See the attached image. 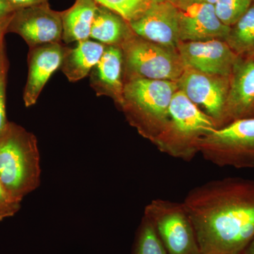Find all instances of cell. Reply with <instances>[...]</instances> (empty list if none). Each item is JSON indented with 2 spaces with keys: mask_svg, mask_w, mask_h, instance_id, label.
<instances>
[{
  "mask_svg": "<svg viewBox=\"0 0 254 254\" xmlns=\"http://www.w3.org/2000/svg\"><path fill=\"white\" fill-rule=\"evenodd\" d=\"M6 54H5L4 41H0V68L3 62L6 59Z\"/></svg>",
  "mask_w": 254,
  "mask_h": 254,
  "instance_id": "27",
  "label": "cell"
},
{
  "mask_svg": "<svg viewBox=\"0 0 254 254\" xmlns=\"http://www.w3.org/2000/svg\"><path fill=\"white\" fill-rule=\"evenodd\" d=\"M240 58H252L254 55V3L235 24L230 26L225 41Z\"/></svg>",
  "mask_w": 254,
  "mask_h": 254,
  "instance_id": "19",
  "label": "cell"
},
{
  "mask_svg": "<svg viewBox=\"0 0 254 254\" xmlns=\"http://www.w3.org/2000/svg\"><path fill=\"white\" fill-rule=\"evenodd\" d=\"M227 125L254 118V60L239 58L230 78L226 104Z\"/></svg>",
  "mask_w": 254,
  "mask_h": 254,
  "instance_id": "14",
  "label": "cell"
},
{
  "mask_svg": "<svg viewBox=\"0 0 254 254\" xmlns=\"http://www.w3.org/2000/svg\"><path fill=\"white\" fill-rule=\"evenodd\" d=\"M254 3V0H253Z\"/></svg>",
  "mask_w": 254,
  "mask_h": 254,
  "instance_id": "33",
  "label": "cell"
},
{
  "mask_svg": "<svg viewBox=\"0 0 254 254\" xmlns=\"http://www.w3.org/2000/svg\"><path fill=\"white\" fill-rule=\"evenodd\" d=\"M168 254H200L192 222L183 203L157 198L145 208Z\"/></svg>",
  "mask_w": 254,
  "mask_h": 254,
  "instance_id": "7",
  "label": "cell"
},
{
  "mask_svg": "<svg viewBox=\"0 0 254 254\" xmlns=\"http://www.w3.org/2000/svg\"><path fill=\"white\" fill-rule=\"evenodd\" d=\"M36 137L17 124L10 123L0 137V181L14 197L36 190L41 180Z\"/></svg>",
  "mask_w": 254,
  "mask_h": 254,
  "instance_id": "3",
  "label": "cell"
},
{
  "mask_svg": "<svg viewBox=\"0 0 254 254\" xmlns=\"http://www.w3.org/2000/svg\"><path fill=\"white\" fill-rule=\"evenodd\" d=\"M151 2L153 3H159V2H163V1H171L172 0H150Z\"/></svg>",
  "mask_w": 254,
  "mask_h": 254,
  "instance_id": "31",
  "label": "cell"
},
{
  "mask_svg": "<svg viewBox=\"0 0 254 254\" xmlns=\"http://www.w3.org/2000/svg\"><path fill=\"white\" fill-rule=\"evenodd\" d=\"M120 48L124 83L134 78L177 81L186 68L177 50L146 41L134 33Z\"/></svg>",
  "mask_w": 254,
  "mask_h": 254,
  "instance_id": "5",
  "label": "cell"
},
{
  "mask_svg": "<svg viewBox=\"0 0 254 254\" xmlns=\"http://www.w3.org/2000/svg\"><path fill=\"white\" fill-rule=\"evenodd\" d=\"M123 110L127 121L142 136L153 141L169 120L177 81L134 78L124 83Z\"/></svg>",
  "mask_w": 254,
  "mask_h": 254,
  "instance_id": "2",
  "label": "cell"
},
{
  "mask_svg": "<svg viewBox=\"0 0 254 254\" xmlns=\"http://www.w3.org/2000/svg\"><path fill=\"white\" fill-rule=\"evenodd\" d=\"M193 0H172V2L176 5L177 7H183L191 3Z\"/></svg>",
  "mask_w": 254,
  "mask_h": 254,
  "instance_id": "28",
  "label": "cell"
},
{
  "mask_svg": "<svg viewBox=\"0 0 254 254\" xmlns=\"http://www.w3.org/2000/svg\"><path fill=\"white\" fill-rule=\"evenodd\" d=\"M123 51L120 46H105L99 63L89 73L90 85L98 96L106 95L120 106L123 101Z\"/></svg>",
  "mask_w": 254,
  "mask_h": 254,
  "instance_id": "15",
  "label": "cell"
},
{
  "mask_svg": "<svg viewBox=\"0 0 254 254\" xmlns=\"http://www.w3.org/2000/svg\"><path fill=\"white\" fill-rule=\"evenodd\" d=\"M213 119L177 90L169 110V120L152 141L162 153L190 162L198 153V141L216 129Z\"/></svg>",
  "mask_w": 254,
  "mask_h": 254,
  "instance_id": "4",
  "label": "cell"
},
{
  "mask_svg": "<svg viewBox=\"0 0 254 254\" xmlns=\"http://www.w3.org/2000/svg\"><path fill=\"white\" fill-rule=\"evenodd\" d=\"M21 201L11 194L0 181V222L14 216L21 208Z\"/></svg>",
  "mask_w": 254,
  "mask_h": 254,
  "instance_id": "23",
  "label": "cell"
},
{
  "mask_svg": "<svg viewBox=\"0 0 254 254\" xmlns=\"http://www.w3.org/2000/svg\"><path fill=\"white\" fill-rule=\"evenodd\" d=\"M253 0H218L215 12L224 24L232 26L250 9Z\"/></svg>",
  "mask_w": 254,
  "mask_h": 254,
  "instance_id": "22",
  "label": "cell"
},
{
  "mask_svg": "<svg viewBox=\"0 0 254 254\" xmlns=\"http://www.w3.org/2000/svg\"><path fill=\"white\" fill-rule=\"evenodd\" d=\"M252 58V59L254 60V55H253V56L252 57V58Z\"/></svg>",
  "mask_w": 254,
  "mask_h": 254,
  "instance_id": "32",
  "label": "cell"
},
{
  "mask_svg": "<svg viewBox=\"0 0 254 254\" xmlns=\"http://www.w3.org/2000/svg\"><path fill=\"white\" fill-rule=\"evenodd\" d=\"M179 23L180 42L225 41L230 30L208 3L191 2L179 8Z\"/></svg>",
  "mask_w": 254,
  "mask_h": 254,
  "instance_id": "12",
  "label": "cell"
},
{
  "mask_svg": "<svg viewBox=\"0 0 254 254\" xmlns=\"http://www.w3.org/2000/svg\"><path fill=\"white\" fill-rule=\"evenodd\" d=\"M133 33L129 23L125 18L98 4L90 38L105 46L120 47Z\"/></svg>",
  "mask_w": 254,
  "mask_h": 254,
  "instance_id": "18",
  "label": "cell"
},
{
  "mask_svg": "<svg viewBox=\"0 0 254 254\" xmlns=\"http://www.w3.org/2000/svg\"><path fill=\"white\" fill-rule=\"evenodd\" d=\"M198 153L218 167L254 168V118L216 128L198 141Z\"/></svg>",
  "mask_w": 254,
  "mask_h": 254,
  "instance_id": "6",
  "label": "cell"
},
{
  "mask_svg": "<svg viewBox=\"0 0 254 254\" xmlns=\"http://www.w3.org/2000/svg\"><path fill=\"white\" fill-rule=\"evenodd\" d=\"M97 6L94 0H76L71 7L61 11L64 43L89 39Z\"/></svg>",
  "mask_w": 254,
  "mask_h": 254,
  "instance_id": "17",
  "label": "cell"
},
{
  "mask_svg": "<svg viewBox=\"0 0 254 254\" xmlns=\"http://www.w3.org/2000/svg\"><path fill=\"white\" fill-rule=\"evenodd\" d=\"M66 49L62 43L29 48L28 77L23 95L26 107L36 104L47 82L61 67Z\"/></svg>",
  "mask_w": 254,
  "mask_h": 254,
  "instance_id": "13",
  "label": "cell"
},
{
  "mask_svg": "<svg viewBox=\"0 0 254 254\" xmlns=\"http://www.w3.org/2000/svg\"><path fill=\"white\" fill-rule=\"evenodd\" d=\"M100 6L111 10L127 22L136 21L144 14L153 2L150 0H94Z\"/></svg>",
  "mask_w": 254,
  "mask_h": 254,
  "instance_id": "21",
  "label": "cell"
},
{
  "mask_svg": "<svg viewBox=\"0 0 254 254\" xmlns=\"http://www.w3.org/2000/svg\"><path fill=\"white\" fill-rule=\"evenodd\" d=\"M200 254H242L254 238V180L227 177L192 189L182 202Z\"/></svg>",
  "mask_w": 254,
  "mask_h": 254,
  "instance_id": "1",
  "label": "cell"
},
{
  "mask_svg": "<svg viewBox=\"0 0 254 254\" xmlns=\"http://www.w3.org/2000/svg\"><path fill=\"white\" fill-rule=\"evenodd\" d=\"M133 254H168L153 224L145 216L137 232Z\"/></svg>",
  "mask_w": 254,
  "mask_h": 254,
  "instance_id": "20",
  "label": "cell"
},
{
  "mask_svg": "<svg viewBox=\"0 0 254 254\" xmlns=\"http://www.w3.org/2000/svg\"><path fill=\"white\" fill-rule=\"evenodd\" d=\"M16 10L11 6L8 0H0V41H4L8 28L12 20Z\"/></svg>",
  "mask_w": 254,
  "mask_h": 254,
  "instance_id": "25",
  "label": "cell"
},
{
  "mask_svg": "<svg viewBox=\"0 0 254 254\" xmlns=\"http://www.w3.org/2000/svg\"><path fill=\"white\" fill-rule=\"evenodd\" d=\"M8 1L16 11L48 3V0H8Z\"/></svg>",
  "mask_w": 254,
  "mask_h": 254,
  "instance_id": "26",
  "label": "cell"
},
{
  "mask_svg": "<svg viewBox=\"0 0 254 254\" xmlns=\"http://www.w3.org/2000/svg\"><path fill=\"white\" fill-rule=\"evenodd\" d=\"M8 67L9 64L6 58L0 68V137L6 131L9 123L6 118V87Z\"/></svg>",
  "mask_w": 254,
  "mask_h": 254,
  "instance_id": "24",
  "label": "cell"
},
{
  "mask_svg": "<svg viewBox=\"0 0 254 254\" xmlns=\"http://www.w3.org/2000/svg\"><path fill=\"white\" fill-rule=\"evenodd\" d=\"M177 52L185 67L206 74L230 77L240 57L226 42H180Z\"/></svg>",
  "mask_w": 254,
  "mask_h": 254,
  "instance_id": "10",
  "label": "cell"
},
{
  "mask_svg": "<svg viewBox=\"0 0 254 254\" xmlns=\"http://www.w3.org/2000/svg\"><path fill=\"white\" fill-rule=\"evenodd\" d=\"M63 21L61 11L50 8L49 3L15 11L7 33L21 37L29 48L62 43Z\"/></svg>",
  "mask_w": 254,
  "mask_h": 254,
  "instance_id": "9",
  "label": "cell"
},
{
  "mask_svg": "<svg viewBox=\"0 0 254 254\" xmlns=\"http://www.w3.org/2000/svg\"><path fill=\"white\" fill-rule=\"evenodd\" d=\"M105 48V45L89 39L77 42L73 48L66 49L60 68L70 82L80 81L99 63Z\"/></svg>",
  "mask_w": 254,
  "mask_h": 254,
  "instance_id": "16",
  "label": "cell"
},
{
  "mask_svg": "<svg viewBox=\"0 0 254 254\" xmlns=\"http://www.w3.org/2000/svg\"><path fill=\"white\" fill-rule=\"evenodd\" d=\"M218 1V0H193L192 2H204L215 5Z\"/></svg>",
  "mask_w": 254,
  "mask_h": 254,
  "instance_id": "30",
  "label": "cell"
},
{
  "mask_svg": "<svg viewBox=\"0 0 254 254\" xmlns=\"http://www.w3.org/2000/svg\"><path fill=\"white\" fill-rule=\"evenodd\" d=\"M254 254V240L250 242L248 247L246 248V250L244 251L243 254Z\"/></svg>",
  "mask_w": 254,
  "mask_h": 254,
  "instance_id": "29",
  "label": "cell"
},
{
  "mask_svg": "<svg viewBox=\"0 0 254 254\" xmlns=\"http://www.w3.org/2000/svg\"><path fill=\"white\" fill-rule=\"evenodd\" d=\"M129 25L140 38L177 49L180 43L179 8L171 1L153 3L143 16Z\"/></svg>",
  "mask_w": 254,
  "mask_h": 254,
  "instance_id": "11",
  "label": "cell"
},
{
  "mask_svg": "<svg viewBox=\"0 0 254 254\" xmlns=\"http://www.w3.org/2000/svg\"><path fill=\"white\" fill-rule=\"evenodd\" d=\"M230 78L185 68L177 81L179 90L213 119L217 128L227 125L226 104Z\"/></svg>",
  "mask_w": 254,
  "mask_h": 254,
  "instance_id": "8",
  "label": "cell"
}]
</instances>
